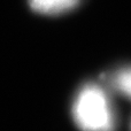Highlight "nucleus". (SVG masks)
Wrapping results in <instances>:
<instances>
[{"label":"nucleus","mask_w":131,"mask_h":131,"mask_svg":"<svg viewBox=\"0 0 131 131\" xmlns=\"http://www.w3.org/2000/svg\"><path fill=\"white\" fill-rule=\"evenodd\" d=\"M72 118L82 131H114L116 116L104 86L88 83L79 89L71 108Z\"/></svg>","instance_id":"1"},{"label":"nucleus","mask_w":131,"mask_h":131,"mask_svg":"<svg viewBox=\"0 0 131 131\" xmlns=\"http://www.w3.org/2000/svg\"><path fill=\"white\" fill-rule=\"evenodd\" d=\"M78 0H29L32 10L46 15H55L68 12L77 5Z\"/></svg>","instance_id":"2"},{"label":"nucleus","mask_w":131,"mask_h":131,"mask_svg":"<svg viewBox=\"0 0 131 131\" xmlns=\"http://www.w3.org/2000/svg\"><path fill=\"white\" fill-rule=\"evenodd\" d=\"M114 91L131 100V67H124L116 70L108 79Z\"/></svg>","instance_id":"3"}]
</instances>
